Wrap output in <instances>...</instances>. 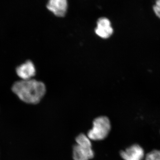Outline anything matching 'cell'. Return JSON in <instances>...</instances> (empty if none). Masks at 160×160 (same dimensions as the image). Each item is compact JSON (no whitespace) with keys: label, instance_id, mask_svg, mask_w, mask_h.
<instances>
[{"label":"cell","instance_id":"obj_1","mask_svg":"<svg viewBox=\"0 0 160 160\" xmlns=\"http://www.w3.org/2000/svg\"><path fill=\"white\" fill-rule=\"evenodd\" d=\"M12 89L22 101L31 104L39 102L46 92L45 84L32 79L17 82Z\"/></svg>","mask_w":160,"mask_h":160},{"label":"cell","instance_id":"obj_2","mask_svg":"<svg viewBox=\"0 0 160 160\" xmlns=\"http://www.w3.org/2000/svg\"><path fill=\"white\" fill-rule=\"evenodd\" d=\"M111 130L110 120L105 116L95 119L92 129L88 132V137L93 141H101L106 138Z\"/></svg>","mask_w":160,"mask_h":160},{"label":"cell","instance_id":"obj_3","mask_svg":"<svg viewBox=\"0 0 160 160\" xmlns=\"http://www.w3.org/2000/svg\"><path fill=\"white\" fill-rule=\"evenodd\" d=\"M94 156L92 146L77 144L73 146L72 157L74 160H89Z\"/></svg>","mask_w":160,"mask_h":160},{"label":"cell","instance_id":"obj_4","mask_svg":"<svg viewBox=\"0 0 160 160\" xmlns=\"http://www.w3.org/2000/svg\"><path fill=\"white\" fill-rule=\"evenodd\" d=\"M120 155L124 160H142L145 156V152L140 145L135 144L121 151Z\"/></svg>","mask_w":160,"mask_h":160},{"label":"cell","instance_id":"obj_5","mask_svg":"<svg viewBox=\"0 0 160 160\" xmlns=\"http://www.w3.org/2000/svg\"><path fill=\"white\" fill-rule=\"evenodd\" d=\"M113 30L112 27L111 22L106 18L99 19L97 22V27L95 29V32L100 38L107 39L113 33Z\"/></svg>","mask_w":160,"mask_h":160},{"label":"cell","instance_id":"obj_6","mask_svg":"<svg viewBox=\"0 0 160 160\" xmlns=\"http://www.w3.org/2000/svg\"><path fill=\"white\" fill-rule=\"evenodd\" d=\"M67 7V0H49L47 5L48 9L59 17L65 16Z\"/></svg>","mask_w":160,"mask_h":160},{"label":"cell","instance_id":"obj_7","mask_svg":"<svg viewBox=\"0 0 160 160\" xmlns=\"http://www.w3.org/2000/svg\"><path fill=\"white\" fill-rule=\"evenodd\" d=\"M16 72L22 80L31 79L36 74L35 67L31 61L28 60L17 68Z\"/></svg>","mask_w":160,"mask_h":160},{"label":"cell","instance_id":"obj_8","mask_svg":"<svg viewBox=\"0 0 160 160\" xmlns=\"http://www.w3.org/2000/svg\"><path fill=\"white\" fill-rule=\"evenodd\" d=\"M145 160H160V150L155 149L148 152Z\"/></svg>","mask_w":160,"mask_h":160},{"label":"cell","instance_id":"obj_9","mask_svg":"<svg viewBox=\"0 0 160 160\" xmlns=\"http://www.w3.org/2000/svg\"><path fill=\"white\" fill-rule=\"evenodd\" d=\"M153 9L157 16L160 19V6L156 5H154Z\"/></svg>","mask_w":160,"mask_h":160},{"label":"cell","instance_id":"obj_10","mask_svg":"<svg viewBox=\"0 0 160 160\" xmlns=\"http://www.w3.org/2000/svg\"><path fill=\"white\" fill-rule=\"evenodd\" d=\"M155 5L160 6V0H156Z\"/></svg>","mask_w":160,"mask_h":160}]
</instances>
